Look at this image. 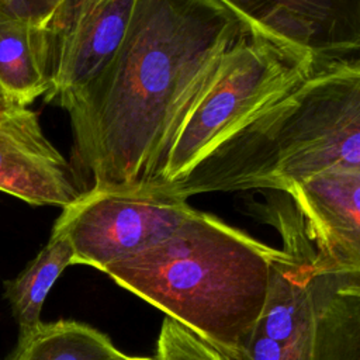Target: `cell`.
<instances>
[{"mask_svg":"<svg viewBox=\"0 0 360 360\" xmlns=\"http://www.w3.org/2000/svg\"><path fill=\"white\" fill-rule=\"evenodd\" d=\"M249 35L218 0H136L105 66L56 104L94 190L160 183L169 149L225 55Z\"/></svg>","mask_w":360,"mask_h":360,"instance_id":"1","label":"cell"},{"mask_svg":"<svg viewBox=\"0 0 360 360\" xmlns=\"http://www.w3.org/2000/svg\"><path fill=\"white\" fill-rule=\"evenodd\" d=\"M360 166V59L321 65L290 94L256 114L183 180L186 200L245 190L287 193L314 176Z\"/></svg>","mask_w":360,"mask_h":360,"instance_id":"2","label":"cell"},{"mask_svg":"<svg viewBox=\"0 0 360 360\" xmlns=\"http://www.w3.org/2000/svg\"><path fill=\"white\" fill-rule=\"evenodd\" d=\"M278 249L194 210L166 240L107 266L117 284L233 360L259 322Z\"/></svg>","mask_w":360,"mask_h":360,"instance_id":"3","label":"cell"},{"mask_svg":"<svg viewBox=\"0 0 360 360\" xmlns=\"http://www.w3.org/2000/svg\"><path fill=\"white\" fill-rule=\"evenodd\" d=\"M319 66L309 55L259 35L239 41L181 124L160 184L183 180L224 139L290 94Z\"/></svg>","mask_w":360,"mask_h":360,"instance_id":"4","label":"cell"},{"mask_svg":"<svg viewBox=\"0 0 360 360\" xmlns=\"http://www.w3.org/2000/svg\"><path fill=\"white\" fill-rule=\"evenodd\" d=\"M193 211L186 198L160 183L129 190L87 188L63 208L52 231L70 242L73 264L103 271L166 240Z\"/></svg>","mask_w":360,"mask_h":360,"instance_id":"5","label":"cell"},{"mask_svg":"<svg viewBox=\"0 0 360 360\" xmlns=\"http://www.w3.org/2000/svg\"><path fill=\"white\" fill-rule=\"evenodd\" d=\"M259 35L319 65L360 51V0H218Z\"/></svg>","mask_w":360,"mask_h":360,"instance_id":"6","label":"cell"},{"mask_svg":"<svg viewBox=\"0 0 360 360\" xmlns=\"http://www.w3.org/2000/svg\"><path fill=\"white\" fill-rule=\"evenodd\" d=\"M269 222L283 240L270 267L266 301L256 325V333L295 347L312 360L315 312L311 291L312 243L301 218L291 204L266 207Z\"/></svg>","mask_w":360,"mask_h":360,"instance_id":"7","label":"cell"},{"mask_svg":"<svg viewBox=\"0 0 360 360\" xmlns=\"http://www.w3.org/2000/svg\"><path fill=\"white\" fill-rule=\"evenodd\" d=\"M136 0H69L53 22L51 86L58 103L82 89L112 58L128 30Z\"/></svg>","mask_w":360,"mask_h":360,"instance_id":"8","label":"cell"},{"mask_svg":"<svg viewBox=\"0 0 360 360\" xmlns=\"http://www.w3.org/2000/svg\"><path fill=\"white\" fill-rule=\"evenodd\" d=\"M285 194L314 246V263L360 277V166L314 176Z\"/></svg>","mask_w":360,"mask_h":360,"instance_id":"9","label":"cell"},{"mask_svg":"<svg viewBox=\"0 0 360 360\" xmlns=\"http://www.w3.org/2000/svg\"><path fill=\"white\" fill-rule=\"evenodd\" d=\"M0 191L31 205L68 207L86 190L28 107L0 112Z\"/></svg>","mask_w":360,"mask_h":360,"instance_id":"10","label":"cell"},{"mask_svg":"<svg viewBox=\"0 0 360 360\" xmlns=\"http://www.w3.org/2000/svg\"><path fill=\"white\" fill-rule=\"evenodd\" d=\"M53 25L11 4H0V87L18 107L51 86Z\"/></svg>","mask_w":360,"mask_h":360,"instance_id":"11","label":"cell"},{"mask_svg":"<svg viewBox=\"0 0 360 360\" xmlns=\"http://www.w3.org/2000/svg\"><path fill=\"white\" fill-rule=\"evenodd\" d=\"M315 312L312 360H360V277L325 270L311 259Z\"/></svg>","mask_w":360,"mask_h":360,"instance_id":"12","label":"cell"},{"mask_svg":"<svg viewBox=\"0 0 360 360\" xmlns=\"http://www.w3.org/2000/svg\"><path fill=\"white\" fill-rule=\"evenodd\" d=\"M73 264L70 242L59 232L52 231L48 243L14 278L6 283V297L21 336L34 332L41 322L45 300L60 273Z\"/></svg>","mask_w":360,"mask_h":360,"instance_id":"13","label":"cell"},{"mask_svg":"<svg viewBox=\"0 0 360 360\" xmlns=\"http://www.w3.org/2000/svg\"><path fill=\"white\" fill-rule=\"evenodd\" d=\"M114 343L97 329L76 322L41 323L34 332L20 336L8 360H127Z\"/></svg>","mask_w":360,"mask_h":360,"instance_id":"14","label":"cell"},{"mask_svg":"<svg viewBox=\"0 0 360 360\" xmlns=\"http://www.w3.org/2000/svg\"><path fill=\"white\" fill-rule=\"evenodd\" d=\"M155 360H233L180 322L163 319Z\"/></svg>","mask_w":360,"mask_h":360,"instance_id":"15","label":"cell"},{"mask_svg":"<svg viewBox=\"0 0 360 360\" xmlns=\"http://www.w3.org/2000/svg\"><path fill=\"white\" fill-rule=\"evenodd\" d=\"M240 360H308L295 347L253 333Z\"/></svg>","mask_w":360,"mask_h":360,"instance_id":"16","label":"cell"},{"mask_svg":"<svg viewBox=\"0 0 360 360\" xmlns=\"http://www.w3.org/2000/svg\"><path fill=\"white\" fill-rule=\"evenodd\" d=\"M14 107H18V105H15V104L10 100V97L4 93V90L0 87V112L7 111V110L14 108Z\"/></svg>","mask_w":360,"mask_h":360,"instance_id":"17","label":"cell"},{"mask_svg":"<svg viewBox=\"0 0 360 360\" xmlns=\"http://www.w3.org/2000/svg\"><path fill=\"white\" fill-rule=\"evenodd\" d=\"M127 360H155V359H150V357H135V356H128Z\"/></svg>","mask_w":360,"mask_h":360,"instance_id":"18","label":"cell"},{"mask_svg":"<svg viewBox=\"0 0 360 360\" xmlns=\"http://www.w3.org/2000/svg\"><path fill=\"white\" fill-rule=\"evenodd\" d=\"M17 0H0V4H11V6H15Z\"/></svg>","mask_w":360,"mask_h":360,"instance_id":"19","label":"cell"}]
</instances>
